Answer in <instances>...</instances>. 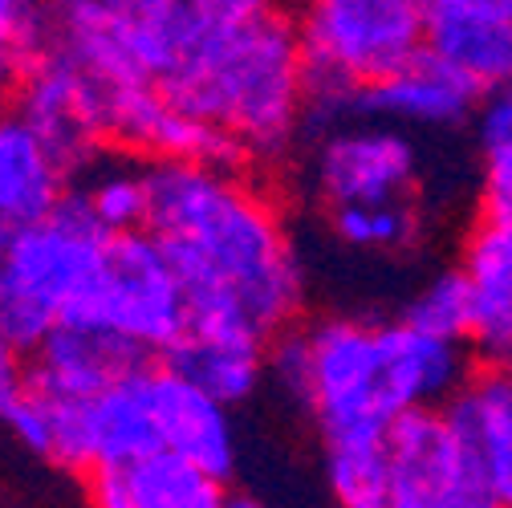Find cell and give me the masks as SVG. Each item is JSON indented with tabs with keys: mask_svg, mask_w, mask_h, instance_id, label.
Masks as SVG:
<instances>
[{
	"mask_svg": "<svg viewBox=\"0 0 512 508\" xmlns=\"http://www.w3.org/2000/svg\"><path fill=\"white\" fill-rule=\"evenodd\" d=\"M151 212L187 289L191 330L273 342L305 305V269L281 204L244 171L147 163Z\"/></svg>",
	"mask_w": 512,
	"mask_h": 508,
	"instance_id": "cell-1",
	"label": "cell"
},
{
	"mask_svg": "<svg viewBox=\"0 0 512 508\" xmlns=\"http://www.w3.org/2000/svg\"><path fill=\"white\" fill-rule=\"evenodd\" d=\"M167 102L232 135L248 163H285L305 143L309 66L277 0H252L204 29L155 86Z\"/></svg>",
	"mask_w": 512,
	"mask_h": 508,
	"instance_id": "cell-2",
	"label": "cell"
},
{
	"mask_svg": "<svg viewBox=\"0 0 512 508\" xmlns=\"http://www.w3.org/2000/svg\"><path fill=\"white\" fill-rule=\"evenodd\" d=\"M313 378L305 415L322 443L387 439L407 411H443L476 374L472 350L374 317H317L305 326Z\"/></svg>",
	"mask_w": 512,
	"mask_h": 508,
	"instance_id": "cell-3",
	"label": "cell"
},
{
	"mask_svg": "<svg viewBox=\"0 0 512 508\" xmlns=\"http://www.w3.org/2000/svg\"><path fill=\"white\" fill-rule=\"evenodd\" d=\"M110 232L70 192L53 216L9 236L0 334L25 358L57 330L74 322L106 261Z\"/></svg>",
	"mask_w": 512,
	"mask_h": 508,
	"instance_id": "cell-4",
	"label": "cell"
},
{
	"mask_svg": "<svg viewBox=\"0 0 512 508\" xmlns=\"http://www.w3.org/2000/svg\"><path fill=\"white\" fill-rule=\"evenodd\" d=\"M309 86L370 90L427 53V0H301Z\"/></svg>",
	"mask_w": 512,
	"mask_h": 508,
	"instance_id": "cell-5",
	"label": "cell"
},
{
	"mask_svg": "<svg viewBox=\"0 0 512 508\" xmlns=\"http://www.w3.org/2000/svg\"><path fill=\"white\" fill-rule=\"evenodd\" d=\"M66 326H94L114 334L131 350H139L147 362L167 358L191 330L187 289L175 273V261L159 244L155 232H122L110 236L106 261L86 293L82 309Z\"/></svg>",
	"mask_w": 512,
	"mask_h": 508,
	"instance_id": "cell-6",
	"label": "cell"
},
{
	"mask_svg": "<svg viewBox=\"0 0 512 508\" xmlns=\"http://www.w3.org/2000/svg\"><path fill=\"white\" fill-rule=\"evenodd\" d=\"M305 143V183L326 212L411 200L419 183V147L403 126L358 118Z\"/></svg>",
	"mask_w": 512,
	"mask_h": 508,
	"instance_id": "cell-7",
	"label": "cell"
},
{
	"mask_svg": "<svg viewBox=\"0 0 512 508\" xmlns=\"http://www.w3.org/2000/svg\"><path fill=\"white\" fill-rule=\"evenodd\" d=\"M13 110L37 126V135L70 163L74 179L110 147V102L114 94L66 49L49 53L13 86Z\"/></svg>",
	"mask_w": 512,
	"mask_h": 508,
	"instance_id": "cell-8",
	"label": "cell"
},
{
	"mask_svg": "<svg viewBox=\"0 0 512 508\" xmlns=\"http://www.w3.org/2000/svg\"><path fill=\"white\" fill-rule=\"evenodd\" d=\"M110 143L143 163H191V167H228V171L248 167L232 135L179 110L155 86H131L114 94Z\"/></svg>",
	"mask_w": 512,
	"mask_h": 508,
	"instance_id": "cell-9",
	"label": "cell"
},
{
	"mask_svg": "<svg viewBox=\"0 0 512 508\" xmlns=\"http://www.w3.org/2000/svg\"><path fill=\"white\" fill-rule=\"evenodd\" d=\"M391 508H464L480 496L468 456L443 411L423 407L387 431Z\"/></svg>",
	"mask_w": 512,
	"mask_h": 508,
	"instance_id": "cell-10",
	"label": "cell"
},
{
	"mask_svg": "<svg viewBox=\"0 0 512 508\" xmlns=\"http://www.w3.org/2000/svg\"><path fill=\"white\" fill-rule=\"evenodd\" d=\"M147 387H151V411L159 427V448L228 484L240 464L232 407L212 399L204 387H196L187 374H179L167 362H151Z\"/></svg>",
	"mask_w": 512,
	"mask_h": 508,
	"instance_id": "cell-11",
	"label": "cell"
},
{
	"mask_svg": "<svg viewBox=\"0 0 512 508\" xmlns=\"http://www.w3.org/2000/svg\"><path fill=\"white\" fill-rule=\"evenodd\" d=\"M74 192V171L29 118L0 110V236L53 216Z\"/></svg>",
	"mask_w": 512,
	"mask_h": 508,
	"instance_id": "cell-12",
	"label": "cell"
},
{
	"mask_svg": "<svg viewBox=\"0 0 512 508\" xmlns=\"http://www.w3.org/2000/svg\"><path fill=\"white\" fill-rule=\"evenodd\" d=\"M139 366H147V358L106 330L57 326L25 358V383L49 399L82 403V399H98Z\"/></svg>",
	"mask_w": 512,
	"mask_h": 508,
	"instance_id": "cell-13",
	"label": "cell"
},
{
	"mask_svg": "<svg viewBox=\"0 0 512 508\" xmlns=\"http://www.w3.org/2000/svg\"><path fill=\"white\" fill-rule=\"evenodd\" d=\"M476 106H480V86L427 49L387 82L362 90L358 118L391 122L403 126V131H447V126L476 118Z\"/></svg>",
	"mask_w": 512,
	"mask_h": 508,
	"instance_id": "cell-14",
	"label": "cell"
},
{
	"mask_svg": "<svg viewBox=\"0 0 512 508\" xmlns=\"http://www.w3.org/2000/svg\"><path fill=\"white\" fill-rule=\"evenodd\" d=\"M427 49L480 94L512 86V0H427Z\"/></svg>",
	"mask_w": 512,
	"mask_h": 508,
	"instance_id": "cell-15",
	"label": "cell"
},
{
	"mask_svg": "<svg viewBox=\"0 0 512 508\" xmlns=\"http://www.w3.org/2000/svg\"><path fill=\"white\" fill-rule=\"evenodd\" d=\"M468 456L480 496L512 504V383L504 370H476L443 407Z\"/></svg>",
	"mask_w": 512,
	"mask_h": 508,
	"instance_id": "cell-16",
	"label": "cell"
},
{
	"mask_svg": "<svg viewBox=\"0 0 512 508\" xmlns=\"http://www.w3.org/2000/svg\"><path fill=\"white\" fill-rule=\"evenodd\" d=\"M460 273L472 297V358L480 370H512V228L480 220L464 244Z\"/></svg>",
	"mask_w": 512,
	"mask_h": 508,
	"instance_id": "cell-17",
	"label": "cell"
},
{
	"mask_svg": "<svg viewBox=\"0 0 512 508\" xmlns=\"http://www.w3.org/2000/svg\"><path fill=\"white\" fill-rule=\"evenodd\" d=\"M265 354L269 342L256 338H220V334H196L187 330V338L163 358L179 374H187L196 387H204L212 399L224 407L248 403L265 383Z\"/></svg>",
	"mask_w": 512,
	"mask_h": 508,
	"instance_id": "cell-18",
	"label": "cell"
},
{
	"mask_svg": "<svg viewBox=\"0 0 512 508\" xmlns=\"http://www.w3.org/2000/svg\"><path fill=\"white\" fill-rule=\"evenodd\" d=\"M74 196L110 236L139 232L147 228V212H151L147 163L126 151H102L74 179Z\"/></svg>",
	"mask_w": 512,
	"mask_h": 508,
	"instance_id": "cell-19",
	"label": "cell"
},
{
	"mask_svg": "<svg viewBox=\"0 0 512 508\" xmlns=\"http://www.w3.org/2000/svg\"><path fill=\"white\" fill-rule=\"evenodd\" d=\"M472 122H476V147H480L484 220L512 228V86L484 90Z\"/></svg>",
	"mask_w": 512,
	"mask_h": 508,
	"instance_id": "cell-20",
	"label": "cell"
},
{
	"mask_svg": "<svg viewBox=\"0 0 512 508\" xmlns=\"http://www.w3.org/2000/svg\"><path fill=\"white\" fill-rule=\"evenodd\" d=\"M330 232L338 244L354 252H370V257H403L423 236V216L411 200H391V204H358V208H338L330 212Z\"/></svg>",
	"mask_w": 512,
	"mask_h": 508,
	"instance_id": "cell-21",
	"label": "cell"
},
{
	"mask_svg": "<svg viewBox=\"0 0 512 508\" xmlns=\"http://www.w3.org/2000/svg\"><path fill=\"white\" fill-rule=\"evenodd\" d=\"M326 488L338 508H391L387 439L326 443Z\"/></svg>",
	"mask_w": 512,
	"mask_h": 508,
	"instance_id": "cell-22",
	"label": "cell"
},
{
	"mask_svg": "<svg viewBox=\"0 0 512 508\" xmlns=\"http://www.w3.org/2000/svg\"><path fill=\"white\" fill-rule=\"evenodd\" d=\"M139 508H224V480L187 464L171 452H155L131 468Z\"/></svg>",
	"mask_w": 512,
	"mask_h": 508,
	"instance_id": "cell-23",
	"label": "cell"
},
{
	"mask_svg": "<svg viewBox=\"0 0 512 508\" xmlns=\"http://www.w3.org/2000/svg\"><path fill=\"white\" fill-rule=\"evenodd\" d=\"M57 0H0V82L17 86L53 45Z\"/></svg>",
	"mask_w": 512,
	"mask_h": 508,
	"instance_id": "cell-24",
	"label": "cell"
},
{
	"mask_svg": "<svg viewBox=\"0 0 512 508\" xmlns=\"http://www.w3.org/2000/svg\"><path fill=\"white\" fill-rule=\"evenodd\" d=\"M403 322L443 338V342H460L468 346V330H472V297H468V281L460 269L435 273L431 281H423L415 289V297L407 301Z\"/></svg>",
	"mask_w": 512,
	"mask_h": 508,
	"instance_id": "cell-25",
	"label": "cell"
},
{
	"mask_svg": "<svg viewBox=\"0 0 512 508\" xmlns=\"http://www.w3.org/2000/svg\"><path fill=\"white\" fill-rule=\"evenodd\" d=\"M265 378L289 403H297L305 411V403H309V378H313V354H309L305 326H293V330H285V334H277L269 342Z\"/></svg>",
	"mask_w": 512,
	"mask_h": 508,
	"instance_id": "cell-26",
	"label": "cell"
},
{
	"mask_svg": "<svg viewBox=\"0 0 512 508\" xmlns=\"http://www.w3.org/2000/svg\"><path fill=\"white\" fill-rule=\"evenodd\" d=\"M0 423L9 427V435L21 443L25 452H33V456H49V431H53V407H49V399L45 395H37L29 383L21 387V395L0 411Z\"/></svg>",
	"mask_w": 512,
	"mask_h": 508,
	"instance_id": "cell-27",
	"label": "cell"
},
{
	"mask_svg": "<svg viewBox=\"0 0 512 508\" xmlns=\"http://www.w3.org/2000/svg\"><path fill=\"white\" fill-rule=\"evenodd\" d=\"M86 508H139L131 468H94L82 476Z\"/></svg>",
	"mask_w": 512,
	"mask_h": 508,
	"instance_id": "cell-28",
	"label": "cell"
},
{
	"mask_svg": "<svg viewBox=\"0 0 512 508\" xmlns=\"http://www.w3.org/2000/svg\"><path fill=\"white\" fill-rule=\"evenodd\" d=\"M25 387V354L9 346V338L0 334V411H5Z\"/></svg>",
	"mask_w": 512,
	"mask_h": 508,
	"instance_id": "cell-29",
	"label": "cell"
},
{
	"mask_svg": "<svg viewBox=\"0 0 512 508\" xmlns=\"http://www.w3.org/2000/svg\"><path fill=\"white\" fill-rule=\"evenodd\" d=\"M224 508H269V500H261V496H252V492H228Z\"/></svg>",
	"mask_w": 512,
	"mask_h": 508,
	"instance_id": "cell-30",
	"label": "cell"
},
{
	"mask_svg": "<svg viewBox=\"0 0 512 508\" xmlns=\"http://www.w3.org/2000/svg\"><path fill=\"white\" fill-rule=\"evenodd\" d=\"M464 508H512V504H500V500H488V496H476V500H468Z\"/></svg>",
	"mask_w": 512,
	"mask_h": 508,
	"instance_id": "cell-31",
	"label": "cell"
},
{
	"mask_svg": "<svg viewBox=\"0 0 512 508\" xmlns=\"http://www.w3.org/2000/svg\"><path fill=\"white\" fill-rule=\"evenodd\" d=\"M5 248H9V236H0V293H5Z\"/></svg>",
	"mask_w": 512,
	"mask_h": 508,
	"instance_id": "cell-32",
	"label": "cell"
},
{
	"mask_svg": "<svg viewBox=\"0 0 512 508\" xmlns=\"http://www.w3.org/2000/svg\"><path fill=\"white\" fill-rule=\"evenodd\" d=\"M5 90H9V86H5V82H0V110H9V106H5Z\"/></svg>",
	"mask_w": 512,
	"mask_h": 508,
	"instance_id": "cell-33",
	"label": "cell"
},
{
	"mask_svg": "<svg viewBox=\"0 0 512 508\" xmlns=\"http://www.w3.org/2000/svg\"><path fill=\"white\" fill-rule=\"evenodd\" d=\"M504 374H508V383H512V370H504Z\"/></svg>",
	"mask_w": 512,
	"mask_h": 508,
	"instance_id": "cell-34",
	"label": "cell"
}]
</instances>
